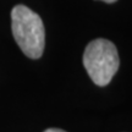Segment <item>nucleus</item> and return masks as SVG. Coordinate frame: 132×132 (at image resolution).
<instances>
[{
  "mask_svg": "<svg viewBox=\"0 0 132 132\" xmlns=\"http://www.w3.org/2000/svg\"><path fill=\"white\" fill-rule=\"evenodd\" d=\"M100 1H104V3H106V4H113V3L118 1V0H100Z\"/></svg>",
  "mask_w": 132,
  "mask_h": 132,
  "instance_id": "nucleus-4",
  "label": "nucleus"
},
{
  "mask_svg": "<svg viewBox=\"0 0 132 132\" xmlns=\"http://www.w3.org/2000/svg\"><path fill=\"white\" fill-rule=\"evenodd\" d=\"M11 29L20 49L29 59H39L44 52L45 29L42 19L24 5L11 11Z\"/></svg>",
  "mask_w": 132,
  "mask_h": 132,
  "instance_id": "nucleus-1",
  "label": "nucleus"
},
{
  "mask_svg": "<svg viewBox=\"0 0 132 132\" xmlns=\"http://www.w3.org/2000/svg\"><path fill=\"white\" fill-rule=\"evenodd\" d=\"M83 66L97 86L104 87L109 85L120 66L115 44L103 38L92 40L83 53Z\"/></svg>",
  "mask_w": 132,
  "mask_h": 132,
  "instance_id": "nucleus-2",
  "label": "nucleus"
},
{
  "mask_svg": "<svg viewBox=\"0 0 132 132\" xmlns=\"http://www.w3.org/2000/svg\"><path fill=\"white\" fill-rule=\"evenodd\" d=\"M44 132H66L64 130H60V128H48Z\"/></svg>",
  "mask_w": 132,
  "mask_h": 132,
  "instance_id": "nucleus-3",
  "label": "nucleus"
}]
</instances>
